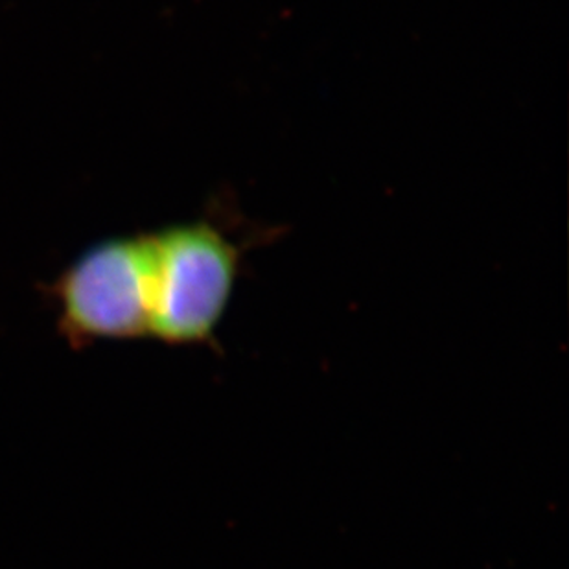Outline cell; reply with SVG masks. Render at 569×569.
Returning a JSON list of instances; mask_svg holds the SVG:
<instances>
[{"mask_svg":"<svg viewBox=\"0 0 569 569\" xmlns=\"http://www.w3.org/2000/svg\"><path fill=\"white\" fill-rule=\"evenodd\" d=\"M150 336L201 343L231 302L242 253L214 223L199 220L150 232Z\"/></svg>","mask_w":569,"mask_h":569,"instance_id":"6da1fadb","label":"cell"},{"mask_svg":"<svg viewBox=\"0 0 569 569\" xmlns=\"http://www.w3.org/2000/svg\"><path fill=\"white\" fill-rule=\"evenodd\" d=\"M150 282L148 234L92 246L50 286L61 336L74 347L150 336Z\"/></svg>","mask_w":569,"mask_h":569,"instance_id":"7a4b0ae2","label":"cell"}]
</instances>
